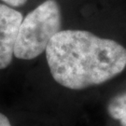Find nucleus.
Listing matches in <instances>:
<instances>
[{
  "label": "nucleus",
  "instance_id": "f257e3e1",
  "mask_svg": "<svg viewBox=\"0 0 126 126\" xmlns=\"http://www.w3.org/2000/svg\"><path fill=\"white\" fill-rule=\"evenodd\" d=\"M53 79L70 90L103 84L126 67V49L117 41L85 30H61L47 46Z\"/></svg>",
  "mask_w": 126,
  "mask_h": 126
},
{
  "label": "nucleus",
  "instance_id": "20e7f679",
  "mask_svg": "<svg viewBox=\"0 0 126 126\" xmlns=\"http://www.w3.org/2000/svg\"><path fill=\"white\" fill-rule=\"evenodd\" d=\"M107 110L108 115L120 122L121 126H126V93L112 97L108 102Z\"/></svg>",
  "mask_w": 126,
  "mask_h": 126
},
{
  "label": "nucleus",
  "instance_id": "7ed1b4c3",
  "mask_svg": "<svg viewBox=\"0 0 126 126\" xmlns=\"http://www.w3.org/2000/svg\"><path fill=\"white\" fill-rule=\"evenodd\" d=\"M23 14L14 8L0 4V70L12 62Z\"/></svg>",
  "mask_w": 126,
  "mask_h": 126
},
{
  "label": "nucleus",
  "instance_id": "423d86ee",
  "mask_svg": "<svg viewBox=\"0 0 126 126\" xmlns=\"http://www.w3.org/2000/svg\"><path fill=\"white\" fill-rule=\"evenodd\" d=\"M0 126H11L8 117L3 113H0Z\"/></svg>",
  "mask_w": 126,
  "mask_h": 126
},
{
  "label": "nucleus",
  "instance_id": "39448f33",
  "mask_svg": "<svg viewBox=\"0 0 126 126\" xmlns=\"http://www.w3.org/2000/svg\"><path fill=\"white\" fill-rule=\"evenodd\" d=\"M4 4L8 5L11 8H19L26 4L27 0H0Z\"/></svg>",
  "mask_w": 126,
  "mask_h": 126
},
{
  "label": "nucleus",
  "instance_id": "f03ea898",
  "mask_svg": "<svg viewBox=\"0 0 126 126\" xmlns=\"http://www.w3.org/2000/svg\"><path fill=\"white\" fill-rule=\"evenodd\" d=\"M62 27V13L56 0H46L23 19L14 49V56L32 60L43 53Z\"/></svg>",
  "mask_w": 126,
  "mask_h": 126
}]
</instances>
